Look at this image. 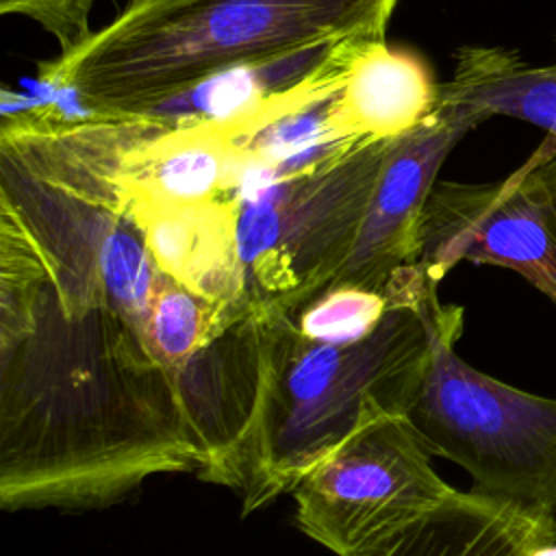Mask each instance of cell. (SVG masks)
Wrapping results in <instances>:
<instances>
[{"label": "cell", "mask_w": 556, "mask_h": 556, "mask_svg": "<svg viewBox=\"0 0 556 556\" xmlns=\"http://www.w3.org/2000/svg\"><path fill=\"white\" fill-rule=\"evenodd\" d=\"M200 467L141 332L113 308L63 311L35 254L0 245V508H102Z\"/></svg>", "instance_id": "1"}, {"label": "cell", "mask_w": 556, "mask_h": 556, "mask_svg": "<svg viewBox=\"0 0 556 556\" xmlns=\"http://www.w3.org/2000/svg\"><path fill=\"white\" fill-rule=\"evenodd\" d=\"M437 287L417 263L400 267L384 285L380 324L352 343L308 339L289 313L261 315L258 402L226 482L243 515L291 493L365 424L406 415L430 361Z\"/></svg>", "instance_id": "2"}, {"label": "cell", "mask_w": 556, "mask_h": 556, "mask_svg": "<svg viewBox=\"0 0 556 556\" xmlns=\"http://www.w3.org/2000/svg\"><path fill=\"white\" fill-rule=\"evenodd\" d=\"M400 0H141L41 78L85 111L148 115L204 83L350 39L384 37Z\"/></svg>", "instance_id": "3"}, {"label": "cell", "mask_w": 556, "mask_h": 556, "mask_svg": "<svg viewBox=\"0 0 556 556\" xmlns=\"http://www.w3.org/2000/svg\"><path fill=\"white\" fill-rule=\"evenodd\" d=\"M393 143H341L308 165L239 191L237 241L250 311H293L332 282L354 248Z\"/></svg>", "instance_id": "4"}, {"label": "cell", "mask_w": 556, "mask_h": 556, "mask_svg": "<svg viewBox=\"0 0 556 556\" xmlns=\"http://www.w3.org/2000/svg\"><path fill=\"white\" fill-rule=\"evenodd\" d=\"M463 315V306H437L430 361L406 417L432 456L473 478L471 489L556 515V400L467 365L456 354Z\"/></svg>", "instance_id": "5"}, {"label": "cell", "mask_w": 556, "mask_h": 556, "mask_svg": "<svg viewBox=\"0 0 556 556\" xmlns=\"http://www.w3.org/2000/svg\"><path fill=\"white\" fill-rule=\"evenodd\" d=\"M406 415H382L324 456L291 491L298 528L337 556H378L456 489Z\"/></svg>", "instance_id": "6"}, {"label": "cell", "mask_w": 556, "mask_h": 556, "mask_svg": "<svg viewBox=\"0 0 556 556\" xmlns=\"http://www.w3.org/2000/svg\"><path fill=\"white\" fill-rule=\"evenodd\" d=\"M460 261L513 269L556 304V137L502 180L434 182L417 265L441 282Z\"/></svg>", "instance_id": "7"}, {"label": "cell", "mask_w": 556, "mask_h": 556, "mask_svg": "<svg viewBox=\"0 0 556 556\" xmlns=\"http://www.w3.org/2000/svg\"><path fill=\"white\" fill-rule=\"evenodd\" d=\"M484 119L439 98V109L413 132L395 139L354 248L330 285L384 291L400 267L417 263L421 217L437 174L454 146Z\"/></svg>", "instance_id": "8"}, {"label": "cell", "mask_w": 556, "mask_h": 556, "mask_svg": "<svg viewBox=\"0 0 556 556\" xmlns=\"http://www.w3.org/2000/svg\"><path fill=\"white\" fill-rule=\"evenodd\" d=\"M172 374L202 456L198 478L226 486L258 402L261 315L250 311L237 317L215 341L191 354Z\"/></svg>", "instance_id": "9"}, {"label": "cell", "mask_w": 556, "mask_h": 556, "mask_svg": "<svg viewBox=\"0 0 556 556\" xmlns=\"http://www.w3.org/2000/svg\"><path fill=\"white\" fill-rule=\"evenodd\" d=\"M441 85L421 56L371 41L354 59L326 106L334 143L389 141L419 128L439 109Z\"/></svg>", "instance_id": "10"}, {"label": "cell", "mask_w": 556, "mask_h": 556, "mask_svg": "<svg viewBox=\"0 0 556 556\" xmlns=\"http://www.w3.org/2000/svg\"><path fill=\"white\" fill-rule=\"evenodd\" d=\"M128 211L163 274L202 295L248 308L237 241L239 195Z\"/></svg>", "instance_id": "11"}, {"label": "cell", "mask_w": 556, "mask_h": 556, "mask_svg": "<svg viewBox=\"0 0 556 556\" xmlns=\"http://www.w3.org/2000/svg\"><path fill=\"white\" fill-rule=\"evenodd\" d=\"M378 556H556V515L456 489Z\"/></svg>", "instance_id": "12"}, {"label": "cell", "mask_w": 556, "mask_h": 556, "mask_svg": "<svg viewBox=\"0 0 556 556\" xmlns=\"http://www.w3.org/2000/svg\"><path fill=\"white\" fill-rule=\"evenodd\" d=\"M441 100L460 104L484 122L506 115L556 137V61L530 65L515 50L465 46L456 50L454 74L441 85Z\"/></svg>", "instance_id": "13"}, {"label": "cell", "mask_w": 556, "mask_h": 556, "mask_svg": "<svg viewBox=\"0 0 556 556\" xmlns=\"http://www.w3.org/2000/svg\"><path fill=\"white\" fill-rule=\"evenodd\" d=\"M245 313L250 308L202 295L161 271L141 326V339L154 361L176 369Z\"/></svg>", "instance_id": "14"}, {"label": "cell", "mask_w": 556, "mask_h": 556, "mask_svg": "<svg viewBox=\"0 0 556 556\" xmlns=\"http://www.w3.org/2000/svg\"><path fill=\"white\" fill-rule=\"evenodd\" d=\"M387 306V291L328 285L302 306L287 313L295 328L308 339L324 343H352L376 330Z\"/></svg>", "instance_id": "15"}, {"label": "cell", "mask_w": 556, "mask_h": 556, "mask_svg": "<svg viewBox=\"0 0 556 556\" xmlns=\"http://www.w3.org/2000/svg\"><path fill=\"white\" fill-rule=\"evenodd\" d=\"M93 2L96 0H0V13L37 22L56 39L61 54H67L93 33L89 26Z\"/></svg>", "instance_id": "16"}, {"label": "cell", "mask_w": 556, "mask_h": 556, "mask_svg": "<svg viewBox=\"0 0 556 556\" xmlns=\"http://www.w3.org/2000/svg\"><path fill=\"white\" fill-rule=\"evenodd\" d=\"M130 2H141V0H130Z\"/></svg>", "instance_id": "17"}]
</instances>
